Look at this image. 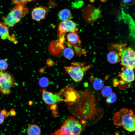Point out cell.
Here are the masks:
<instances>
[{"label":"cell","mask_w":135,"mask_h":135,"mask_svg":"<svg viewBox=\"0 0 135 135\" xmlns=\"http://www.w3.org/2000/svg\"><path fill=\"white\" fill-rule=\"evenodd\" d=\"M62 101L68 105L74 102L77 98L79 94L75 90L72 85L65 87L58 93Z\"/></svg>","instance_id":"cell-6"},{"label":"cell","mask_w":135,"mask_h":135,"mask_svg":"<svg viewBox=\"0 0 135 135\" xmlns=\"http://www.w3.org/2000/svg\"><path fill=\"white\" fill-rule=\"evenodd\" d=\"M117 99L116 94L114 92H112L109 96H108L106 100V102L108 105L114 102Z\"/></svg>","instance_id":"cell-25"},{"label":"cell","mask_w":135,"mask_h":135,"mask_svg":"<svg viewBox=\"0 0 135 135\" xmlns=\"http://www.w3.org/2000/svg\"><path fill=\"white\" fill-rule=\"evenodd\" d=\"M125 2L128 3L130 2L132 0H122Z\"/></svg>","instance_id":"cell-30"},{"label":"cell","mask_w":135,"mask_h":135,"mask_svg":"<svg viewBox=\"0 0 135 135\" xmlns=\"http://www.w3.org/2000/svg\"><path fill=\"white\" fill-rule=\"evenodd\" d=\"M112 90L110 87L108 86H104L101 89V93L104 97H107L112 93Z\"/></svg>","instance_id":"cell-23"},{"label":"cell","mask_w":135,"mask_h":135,"mask_svg":"<svg viewBox=\"0 0 135 135\" xmlns=\"http://www.w3.org/2000/svg\"><path fill=\"white\" fill-rule=\"evenodd\" d=\"M121 17L128 25L131 36L135 41V22L129 14H126L123 10L121 11Z\"/></svg>","instance_id":"cell-13"},{"label":"cell","mask_w":135,"mask_h":135,"mask_svg":"<svg viewBox=\"0 0 135 135\" xmlns=\"http://www.w3.org/2000/svg\"><path fill=\"white\" fill-rule=\"evenodd\" d=\"M82 124L77 118L72 116L66 119L62 124L68 128L73 135L80 134L83 130Z\"/></svg>","instance_id":"cell-7"},{"label":"cell","mask_w":135,"mask_h":135,"mask_svg":"<svg viewBox=\"0 0 135 135\" xmlns=\"http://www.w3.org/2000/svg\"><path fill=\"white\" fill-rule=\"evenodd\" d=\"M107 59L108 61L112 64L117 63L120 61V58L118 53L114 50L108 53Z\"/></svg>","instance_id":"cell-17"},{"label":"cell","mask_w":135,"mask_h":135,"mask_svg":"<svg viewBox=\"0 0 135 135\" xmlns=\"http://www.w3.org/2000/svg\"><path fill=\"white\" fill-rule=\"evenodd\" d=\"M134 70L128 67H123L121 69V72L118 74L121 80L120 82L124 84H130L135 80V75Z\"/></svg>","instance_id":"cell-10"},{"label":"cell","mask_w":135,"mask_h":135,"mask_svg":"<svg viewBox=\"0 0 135 135\" xmlns=\"http://www.w3.org/2000/svg\"><path fill=\"white\" fill-rule=\"evenodd\" d=\"M8 66L6 62L4 60H0V71H4L6 70Z\"/></svg>","instance_id":"cell-27"},{"label":"cell","mask_w":135,"mask_h":135,"mask_svg":"<svg viewBox=\"0 0 135 135\" xmlns=\"http://www.w3.org/2000/svg\"><path fill=\"white\" fill-rule=\"evenodd\" d=\"M68 46L74 48L80 46L81 41L80 37L76 32H70L67 36Z\"/></svg>","instance_id":"cell-15"},{"label":"cell","mask_w":135,"mask_h":135,"mask_svg":"<svg viewBox=\"0 0 135 135\" xmlns=\"http://www.w3.org/2000/svg\"><path fill=\"white\" fill-rule=\"evenodd\" d=\"M15 80L10 73L4 71H0V91L3 94L10 93V89L14 87Z\"/></svg>","instance_id":"cell-5"},{"label":"cell","mask_w":135,"mask_h":135,"mask_svg":"<svg viewBox=\"0 0 135 135\" xmlns=\"http://www.w3.org/2000/svg\"><path fill=\"white\" fill-rule=\"evenodd\" d=\"M42 98L46 104L50 105L62 101L58 93H53L44 89L42 90Z\"/></svg>","instance_id":"cell-9"},{"label":"cell","mask_w":135,"mask_h":135,"mask_svg":"<svg viewBox=\"0 0 135 135\" xmlns=\"http://www.w3.org/2000/svg\"><path fill=\"white\" fill-rule=\"evenodd\" d=\"M29 12L28 8L22 5H16L12 8L10 13L18 23Z\"/></svg>","instance_id":"cell-11"},{"label":"cell","mask_w":135,"mask_h":135,"mask_svg":"<svg viewBox=\"0 0 135 135\" xmlns=\"http://www.w3.org/2000/svg\"><path fill=\"white\" fill-rule=\"evenodd\" d=\"M101 1L103 2H105L107 0H100Z\"/></svg>","instance_id":"cell-31"},{"label":"cell","mask_w":135,"mask_h":135,"mask_svg":"<svg viewBox=\"0 0 135 135\" xmlns=\"http://www.w3.org/2000/svg\"><path fill=\"white\" fill-rule=\"evenodd\" d=\"M5 110H3L0 112V124L3 123L6 117H7L8 115H6Z\"/></svg>","instance_id":"cell-28"},{"label":"cell","mask_w":135,"mask_h":135,"mask_svg":"<svg viewBox=\"0 0 135 135\" xmlns=\"http://www.w3.org/2000/svg\"><path fill=\"white\" fill-rule=\"evenodd\" d=\"M94 88L96 90H99L104 86V83L102 79L95 77L92 73H90V76L88 78Z\"/></svg>","instance_id":"cell-16"},{"label":"cell","mask_w":135,"mask_h":135,"mask_svg":"<svg viewBox=\"0 0 135 135\" xmlns=\"http://www.w3.org/2000/svg\"></svg>","instance_id":"cell-32"},{"label":"cell","mask_w":135,"mask_h":135,"mask_svg":"<svg viewBox=\"0 0 135 135\" xmlns=\"http://www.w3.org/2000/svg\"><path fill=\"white\" fill-rule=\"evenodd\" d=\"M64 57L68 59H70L73 57L74 54V50L68 46L65 48L63 51Z\"/></svg>","instance_id":"cell-22"},{"label":"cell","mask_w":135,"mask_h":135,"mask_svg":"<svg viewBox=\"0 0 135 135\" xmlns=\"http://www.w3.org/2000/svg\"><path fill=\"white\" fill-rule=\"evenodd\" d=\"M49 81L48 78L43 77L41 78L39 80L38 84L42 88L47 87L49 84Z\"/></svg>","instance_id":"cell-24"},{"label":"cell","mask_w":135,"mask_h":135,"mask_svg":"<svg viewBox=\"0 0 135 135\" xmlns=\"http://www.w3.org/2000/svg\"><path fill=\"white\" fill-rule=\"evenodd\" d=\"M97 93L90 89L79 94L74 102L68 104V108L82 124L88 126L96 123L102 117L103 110L99 107L100 99Z\"/></svg>","instance_id":"cell-1"},{"label":"cell","mask_w":135,"mask_h":135,"mask_svg":"<svg viewBox=\"0 0 135 135\" xmlns=\"http://www.w3.org/2000/svg\"><path fill=\"white\" fill-rule=\"evenodd\" d=\"M92 67V64L86 65L84 63L73 62L70 66H65V71L75 82H78L83 79L84 73Z\"/></svg>","instance_id":"cell-4"},{"label":"cell","mask_w":135,"mask_h":135,"mask_svg":"<svg viewBox=\"0 0 135 135\" xmlns=\"http://www.w3.org/2000/svg\"><path fill=\"white\" fill-rule=\"evenodd\" d=\"M3 23L6 26L10 27H13L17 23L16 20L9 13L5 17L3 18Z\"/></svg>","instance_id":"cell-21"},{"label":"cell","mask_w":135,"mask_h":135,"mask_svg":"<svg viewBox=\"0 0 135 135\" xmlns=\"http://www.w3.org/2000/svg\"><path fill=\"white\" fill-rule=\"evenodd\" d=\"M58 16L62 21L67 20H70L72 18V14L70 11L65 9L60 10L58 13Z\"/></svg>","instance_id":"cell-19"},{"label":"cell","mask_w":135,"mask_h":135,"mask_svg":"<svg viewBox=\"0 0 135 135\" xmlns=\"http://www.w3.org/2000/svg\"><path fill=\"white\" fill-rule=\"evenodd\" d=\"M125 44H114L110 48L116 52L120 57L121 64L123 67L135 69V51L130 46L126 47Z\"/></svg>","instance_id":"cell-3"},{"label":"cell","mask_w":135,"mask_h":135,"mask_svg":"<svg viewBox=\"0 0 135 135\" xmlns=\"http://www.w3.org/2000/svg\"><path fill=\"white\" fill-rule=\"evenodd\" d=\"M113 120L115 125L122 126L129 132H135V116L131 109H121L114 115Z\"/></svg>","instance_id":"cell-2"},{"label":"cell","mask_w":135,"mask_h":135,"mask_svg":"<svg viewBox=\"0 0 135 135\" xmlns=\"http://www.w3.org/2000/svg\"><path fill=\"white\" fill-rule=\"evenodd\" d=\"M48 11L46 7L39 6L34 8L31 12L32 19L36 21H40L44 19Z\"/></svg>","instance_id":"cell-12"},{"label":"cell","mask_w":135,"mask_h":135,"mask_svg":"<svg viewBox=\"0 0 135 135\" xmlns=\"http://www.w3.org/2000/svg\"><path fill=\"white\" fill-rule=\"evenodd\" d=\"M35 0H12V2L16 5H21L25 6L28 2L34 1Z\"/></svg>","instance_id":"cell-26"},{"label":"cell","mask_w":135,"mask_h":135,"mask_svg":"<svg viewBox=\"0 0 135 135\" xmlns=\"http://www.w3.org/2000/svg\"><path fill=\"white\" fill-rule=\"evenodd\" d=\"M26 132L28 135H40L41 130L38 125L32 124L28 126Z\"/></svg>","instance_id":"cell-18"},{"label":"cell","mask_w":135,"mask_h":135,"mask_svg":"<svg viewBox=\"0 0 135 135\" xmlns=\"http://www.w3.org/2000/svg\"><path fill=\"white\" fill-rule=\"evenodd\" d=\"M57 106V104H55L50 105V108L52 110H55Z\"/></svg>","instance_id":"cell-29"},{"label":"cell","mask_w":135,"mask_h":135,"mask_svg":"<svg viewBox=\"0 0 135 135\" xmlns=\"http://www.w3.org/2000/svg\"><path fill=\"white\" fill-rule=\"evenodd\" d=\"M58 29L60 36L67 32H76L78 30L76 23L71 20L61 22L59 25Z\"/></svg>","instance_id":"cell-8"},{"label":"cell","mask_w":135,"mask_h":135,"mask_svg":"<svg viewBox=\"0 0 135 135\" xmlns=\"http://www.w3.org/2000/svg\"><path fill=\"white\" fill-rule=\"evenodd\" d=\"M0 36L2 39L8 40L14 44H16L18 42L15 38L10 34L8 26L1 22H0Z\"/></svg>","instance_id":"cell-14"},{"label":"cell","mask_w":135,"mask_h":135,"mask_svg":"<svg viewBox=\"0 0 135 135\" xmlns=\"http://www.w3.org/2000/svg\"><path fill=\"white\" fill-rule=\"evenodd\" d=\"M52 135H73L68 128L62 124L59 129L56 130Z\"/></svg>","instance_id":"cell-20"}]
</instances>
